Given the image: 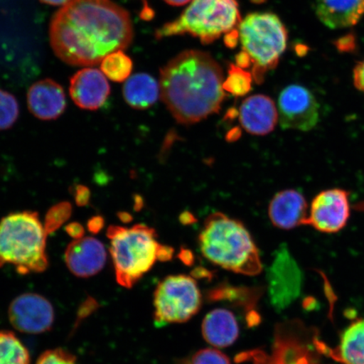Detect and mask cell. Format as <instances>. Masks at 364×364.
Listing matches in <instances>:
<instances>
[{
  "mask_svg": "<svg viewBox=\"0 0 364 364\" xmlns=\"http://www.w3.org/2000/svg\"><path fill=\"white\" fill-rule=\"evenodd\" d=\"M50 44L68 65L92 67L134 39L129 13L112 0H70L53 16Z\"/></svg>",
  "mask_w": 364,
  "mask_h": 364,
  "instance_id": "1",
  "label": "cell"
},
{
  "mask_svg": "<svg viewBox=\"0 0 364 364\" xmlns=\"http://www.w3.org/2000/svg\"><path fill=\"white\" fill-rule=\"evenodd\" d=\"M222 68L211 54L186 50L161 70V97L180 124L192 125L220 112L227 93Z\"/></svg>",
  "mask_w": 364,
  "mask_h": 364,
  "instance_id": "2",
  "label": "cell"
},
{
  "mask_svg": "<svg viewBox=\"0 0 364 364\" xmlns=\"http://www.w3.org/2000/svg\"><path fill=\"white\" fill-rule=\"evenodd\" d=\"M203 257L224 269L247 276L262 270L260 254L242 223L217 212L204 222L198 237Z\"/></svg>",
  "mask_w": 364,
  "mask_h": 364,
  "instance_id": "3",
  "label": "cell"
},
{
  "mask_svg": "<svg viewBox=\"0 0 364 364\" xmlns=\"http://www.w3.org/2000/svg\"><path fill=\"white\" fill-rule=\"evenodd\" d=\"M107 235L117 284L126 289L133 288L157 261L171 260L174 252L159 244L156 230L148 225H112Z\"/></svg>",
  "mask_w": 364,
  "mask_h": 364,
  "instance_id": "4",
  "label": "cell"
},
{
  "mask_svg": "<svg viewBox=\"0 0 364 364\" xmlns=\"http://www.w3.org/2000/svg\"><path fill=\"white\" fill-rule=\"evenodd\" d=\"M47 232L38 213H12L0 221V267L11 265L22 275L47 270Z\"/></svg>",
  "mask_w": 364,
  "mask_h": 364,
  "instance_id": "5",
  "label": "cell"
},
{
  "mask_svg": "<svg viewBox=\"0 0 364 364\" xmlns=\"http://www.w3.org/2000/svg\"><path fill=\"white\" fill-rule=\"evenodd\" d=\"M241 21L237 0H192L177 19L158 29L156 36L162 39L188 34L203 44H211L239 27Z\"/></svg>",
  "mask_w": 364,
  "mask_h": 364,
  "instance_id": "6",
  "label": "cell"
},
{
  "mask_svg": "<svg viewBox=\"0 0 364 364\" xmlns=\"http://www.w3.org/2000/svg\"><path fill=\"white\" fill-rule=\"evenodd\" d=\"M238 29L242 51L252 61L253 79L262 84L285 52L288 31L279 17L270 12L249 14Z\"/></svg>",
  "mask_w": 364,
  "mask_h": 364,
  "instance_id": "7",
  "label": "cell"
},
{
  "mask_svg": "<svg viewBox=\"0 0 364 364\" xmlns=\"http://www.w3.org/2000/svg\"><path fill=\"white\" fill-rule=\"evenodd\" d=\"M202 295L196 281L189 276L167 277L154 292V321L165 326L184 323L199 311Z\"/></svg>",
  "mask_w": 364,
  "mask_h": 364,
  "instance_id": "8",
  "label": "cell"
},
{
  "mask_svg": "<svg viewBox=\"0 0 364 364\" xmlns=\"http://www.w3.org/2000/svg\"><path fill=\"white\" fill-rule=\"evenodd\" d=\"M279 121L284 129L311 131L320 119V107L311 90L300 85H290L279 97Z\"/></svg>",
  "mask_w": 364,
  "mask_h": 364,
  "instance_id": "9",
  "label": "cell"
},
{
  "mask_svg": "<svg viewBox=\"0 0 364 364\" xmlns=\"http://www.w3.org/2000/svg\"><path fill=\"white\" fill-rule=\"evenodd\" d=\"M351 216L349 193L331 188L318 193L309 210L307 225L325 234H336L347 226Z\"/></svg>",
  "mask_w": 364,
  "mask_h": 364,
  "instance_id": "10",
  "label": "cell"
},
{
  "mask_svg": "<svg viewBox=\"0 0 364 364\" xmlns=\"http://www.w3.org/2000/svg\"><path fill=\"white\" fill-rule=\"evenodd\" d=\"M11 325L23 333L41 334L52 328L54 309L42 295L24 294L13 300L8 311Z\"/></svg>",
  "mask_w": 364,
  "mask_h": 364,
  "instance_id": "11",
  "label": "cell"
},
{
  "mask_svg": "<svg viewBox=\"0 0 364 364\" xmlns=\"http://www.w3.org/2000/svg\"><path fill=\"white\" fill-rule=\"evenodd\" d=\"M268 272L272 303L277 308H284L299 292L301 274L297 263L288 250L282 249Z\"/></svg>",
  "mask_w": 364,
  "mask_h": 364,
  "instance_id": "12",
  "label": "cell"
},
{
  "mask_svg": "<svg viewBox=\"0 0 364 364\" xmlns=\"http://www.w3.org/2000/svg\"><path fill=\"white\" fill-rule=\"evenodd\" d=\"M110 93V85L97 68H83L75 73L70 80L71 99L76 106L85 110H98L106 103Z\"/></svg>",
  "mask_w": 364,
  "mask_h": 364,
  "instance_id": "13",
  "label": "cell"
},
{
  "mask_svg": "<svg viewBox=\"0 0 364 364\" xmlns=\"http://www.w3.org/2000/svg\"><path fill=\"white\" fill-rule=\"evenodd\" d=\"M104 245L94 237L74 240L65 250L66 265L73 274L82 279L97 275L107 262Z\"/></svg>",
  "mask_w": 364,
  "mask_h": 364,
  "instance_id": "14",
  "label": "cell"
},
{
  "mask_svg": "<svg viewBox=\"0 0 364 364\" xmlns=\"http://www.w3.org/2000/svg\"><path fill=\"white\" fill-rule=\"evenodd\" d=\"M272 224L280 230H294L307 225L308 203L299 191L287 189L277 193L268 208Z\"/></svg>",
  "mask_w": 364,
  "mask_h": 364,
  "instance_id": "15",
  "label": "cell"
},
{
  "mask_svg": "<svg viewBox=\"0 0 364 364\" xmlns=\"http://www.w3.org/2000/svg\"><path fill=\"white\" fill-rule=\"evenodd\" d=\"M239 118L248 134L265 136L274 130L279 122V112L272 98L265 95H254L241 103Z\"/></svg>",
  "mask_w": 364,
  "mask_h": 364,
  "instance_id": "16",
  "label": "cell"
},
{
  "mask_svg": "<svg viewBox=\"0 0 364 364\" xmlns=\"http://www.w3.org/2000/svg\"><path fill=\"white\" fill-rule=\"evenodd\" d=\"M27 105L31 114L39 119H57L66 109L65 90L51 79L39 80L31 86Z\"/></svg>",
  "mask_w": 364,
  "mask_h": 364,
  "instance_id": "17",
  "label": "cell"
},
{
  "mask_svg": "<svg viewBox=\"0 0 364 364\" xmlns=\"http://www.w3.org/2000/svg\"><path fill=\"white\" fill-rule=\"evenodd\" d=\"M318 19L332 30L357 25L364 16V0H316Z\"/></svg>",
  "mask_w": 364,
  "mask_h": 364,
  "instance_id": "18",
  "label": "cell"
},
{
  "mask_svg": "<svg viewBox=\"0 0 364 364\" xmlns=\"http://www.w3.org/2000/svg\"><path fill=\"white\" fill-rule=\"evenodd\" d=\"M202 332L209 344L217 348L229 347L238 338V323L230 311L217 309L204 318Z\"/></svg>",
  "mask_w": 364,
  "mask_h": 364,
  "instance_id": "19",
  "label": "cell"
},
{
  "mask_svg": "<svg viewBox=\"0 0 364 364\" xmlns=\"http://www.w3.org/2000/svg\"><path fill=\"white\" fill-rule=\"evenodd\" d=\"M122 94L132 108L144 110L156 103L161 95V87L154 77L139 73L126 80Z\"/></svg>",
  "mask_w": 364,
  "mask_h": 364,
  "instance_id": "20",
  "label": "cell"
},
{
  "mask_svg": "<svg viewBox=\"0 0 364 364\" xmlns=\"http://www.w3.org/2000/svg\"><path fill=\"white\" fill-rule=\"evenodd\" d=\"M329 353L343 364H364V318L350 325L341 335L338 347Z\"/></svg>",
  "mask_w": 364,
  "mask_h": 364,
  "instance_id": "21",
  "label": "cell"
},
{
  "mask_svg": "<svg viewBox=\"0 0 364 364\" xmlns=\"http://www.w3.org/2000/svg\"><path fill=\"white\" fill-rule=\"evenodd\" d=\"M306 351L297 341L279 336L269 364H313L309 363Z\"/></svg>",
  "mask_w": 364,
  "mask_h": 364,
  "instance_id": "22",
  "label": "cell"
},
{
  "mask_svg": "<svg viewBox=\"0 0 364 364\" xmlns=\"http://www.w3.org/2000/svg\"><path fill=\"white\" fill-rule=\"evenodd\" d=\"M28 350L11 331H0V364H30Z\"/></svg>",
  "mask_w": 364,
  "mask_h": 364,
  "instance_id": "23",
  "label": "cell"
},
{
  "mask_svg": "<svg viewBox=\"0 0 364 364\" xmlns=\"http://www.w3.org/2000/svg\"><path fill=\"white\" fill-rule=\"evenodd\" d=\"M133 67V61L122 50L108 54L101 63V70L105 76L117 83L129 78Z\"/></svg>",
  "mask_w": 364,
  "mask_h": 364,
  "instance_id": "24",
  "label": "cell"
},
{
  "mask_svg": "<svg viewBox=\"0 0 364 364\" xmlns=\"http://www.w3.org/2000/svg\"><path fill=\"white\" fill-rule=\"evenodd\" d=\"M253 76L252 72L230 63L228 75L223 83L226 93L240 97L250 93L252 88Z\"/></svg>",
  "mask_w": 364,
  "mask_h": 364,
  "instance_id": "25",
  "label": "cell"
},
{
  "mask_svg": "<svg viewBox=\"0 0 364 364\" xmlns=\"http://www.w3.org/2000/svg\"><path fill=\"white\" fill-rule=\"evenodd\" d=\"M19 117V105L13 95L0 90V131L11 129Z\"/></svg>",
  "mask_w": 364,
  "mask_h": 364,
  "instance_id": "26",
  "label": "cell"
},
{
  "mask_svg": "<svg viewBox=\"0 0 364 364\" xmlns=\"http://www.w3.org/2000/svg\"><path fill=\"white\" fill-rule=\"evenodd\" d=\"M72 206L70 203H59L49 209L47 216L45 218V230L47 234L59 229L70 218Z\"/></svg>",
  "mask_w": 364,
  "mask_h": 364,
  "instance_id": "27",
  "label": "cell"
},
{
  "mask_svg": "<svg viewBox=\"0 0 364 364\" xmlns=\"http://www.w3.org/2000/svg\"><path fill=\"white\" fill-rule=\"evenodd\" d=\"M36 364H79L75 355L62 348L48 350L38 358Z\"/></svg>",
  "mask_w": 364,
  "mask_h": 364,
  "instance_id": "28",
  "label": "cell"
},
{
  "mask_svg": "<svg viewBox=\"0 0 364 364\" xmlns=\"http://www.w3.org/2000/svg\"><path fill=\"white\" fill-rule=\"evenodd\" d=\"M191 364H230L225 354L217 349L205 348L196 353Z\"/></svg>",
  "mask_w": 364,
  "mask_h": 364,
  "instance_id": "29",
  "label": "cell"
},
{
  "mask_svg": "<svg viewBox=\"0 0 364 364\" xmlns=\"http://www.w3.org/2000/svg\"><path fill=\"white\" fill-rule=\"evenodd\" d=\"M336 47L341 53L353 52L357 47L356 38L353 34L341 36V38L336 40Z\"/></svg>",
  "mask_w": 364,
  "mask_h": 364,
  "instance_id": "30",
  "label": "cell"
},
{
  "mask_svg": "<svg viewBox=\"0 0 364 364\" xmlns=\"http://www.w3.org/2000/svg\"><path fill=\"white\" fill-rule=\"evenodd\" d=\"M353 84L364 95V60L358 63L354 67Z\"/></svg>",
  "mask_w": 364,
  "mask_h": 364,
  "instance_id": "31",
  "label": "cell"
},
{
  "mask_svg": "<svg viewBox=\"0 0 364 364\" xmlns=\"http://www.w3.org/2000/svg\"><path fill=\"white\" fill-rule=\"evenodd\" d=\"M90 198V190L85 186H77L75 190V203L78 206H85L89 203Z\"/></svg>",
  "mask_w": 364,
  "mask_h": 364,
  "instance_id": "32",
  "label": "cell"
},
{
  "mask_svg": "<svg viewBox=\"0 0 364 364\" xmlns=\"http://www.w3.org/2000/svg\"><path fill=\"white\" fill-rule=\"evenodd\" d=\"M66 232L74 240L83 238L85 235L84 227L79 223H71L66 226Z\"/></svg>",
  "mask_w": 364,
  "mask_h": 364,
  "instance_id": "33",
  "label": "cell"
},
{
  "mask_svg": "<svg viewBox=\"0 0 364 364\" xmlns=\"http://www.w3.org/2000/svg\"><path fill=\"white\" fill-rule=\"evenodd\" d=\"M104 226V220L101 216H97L91 218L88 223V229L93 234H97Z\"/></svg>",
  "mask_w": 364,
  "mask_h": 364,
  "instance_id": "34",
  "label": "cell"
},
{
  "mask_svg": "<svg viewBox=\"0 0 364 364\" xmlns=\"http://www.w3.org/2000/svg\"><path fill=\"white\" fill-rule=\"evenodd\" d=\"M235 65L240 68H244V70L252 66V61H250V58L244 51H241L237 54V56L235 57Z\"/></svg>",
  "mask_w": 364,
  "mask_h": 364,
  "instance_id": "35",
  "label": "cell"
},
{
  "mask_svg": "<svg viewBox=\"0 0 364 364\" xmlns=\"http://www.w3.org/2000/svg\"><path fill=\"white\" fill-rule=\"evenodd\" d=\"M238 40H240L239 29L231 31L230 33L226 34L225 38L226 45L230 48H233L237 45Z\"/></svg>",
  "mask_w": 364,
  "mask_h": 364,
  "instance_id": "36",
  "label": "cell"
},
{
  "mask_svg": "<svg viewBox=\"0 0 364 364\" xmlns=\"http://www.w3.org/2000/svg\"><path fill=\"white\" fill-rule=\"evenodd\" d=\"M41 2L50 4V6H61L70 1V0H40Z\"/></svg>",
  "mask_w": 364,
  "mask_h": 364,
  "instance_id": "37",
  "label": "cell"
},
{
  "mask_svg": "<svg viewBox=\"0 0 364 364\" xmlns=\"http://www.w3.org/2000/svg\"><path fill=\"white\" fill-rule=\"evenodd\" d=\"M164 1L170 4L171 6H182L192 1V0H164Z\"/></svg>",
  "mask_w": 364,
  "mask_h": 364,
  "instance_id": "38",
  "label": "cell"
}]
</instances>
